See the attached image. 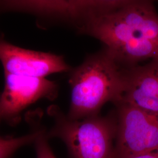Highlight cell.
I'll list each match as a JSON object with an SVG mask.
<instances>
[{
	"mask_svg": "<svg viewBox=\"0 0 158 158\" xmlns=\"http://www.w3.org/2000/svg\"><path fill=\"white\" fill-rule=\"evenodd\" d=\"M84 34L102 42L126 67L158 59V14L151 1H128L97 18Z\"/></svg>",
	"mask_w": 158,
	"mask_h": 158,
	"instance_id": "6da1fadb",
	"label": "cell"
},
{
	"mask_svg": "<svg viewBox=\"0 0 158 158\" xmlns=\"http://www.w3.org/2000/svg\"><path fill=\"white\" fill-rule=\"evenodd\" d=\"M127 68L104 47L71 70L69 80L71 100L68 118L77 120L97 115L108 102L116 105L120 103Z\"/></svg>",
	"mask_w": 158,
	"mask_h": 158,
	"instance_id": "7a4b0ae2",
	"label": "cell"
},
{
	"mask_svg": "<svg viewBox=\"0 0 158 158\" xmlns=\"http://www.w3.org/2000/svg\"><path fill=\"white\" fill-rule=\"evenodd\" d=\"M55 125L47 135L64 142L73 158H112L117 119L98 115L73 120L56 107L50 110Z\"/></svg>",
	"mask_w": 158,
	"mask_h": 158,
	"instance_id": "3957f363",
	"label": "cell"
},
{
	"mask_svg": "<svg viewBox=\"0 0 158 158\" xmlns=\"http://www.w3.org/2000/svg\"><path fill=\"white\" fill-rule=\"evenodd\" d=\"M117 106L116 143L112 158L158 152V119L128 104Z\"/></svg>",
	"mask_w": 158,
	"mask_h": 158,
	"instance_id": "277c9868",
	"label": "cell"
},
{
	"mask_svg": "<svg viewBox=\"0 0 158 158\" xmlns=\"http://www.w3.org/2000/svg\"><path fill=\"white\" fill-rule=\"evenodd\" d=\"M4 88L0 94V119L15 121L28 106L41 98L54 100L58 93L55 82L46 78L4 73Z\"/></svg>",
	"mask_w": 158,
	"mask_h": 158,
	"instance_id": "5b68a950",
	"label": "cell"
},
{
	"mask_svg": "<svg viewBox=\"0 0 158 158\" xmlns=\"http://www.w3.org/2000/svg\"><path fill=\"white\" fill-rule=\"evenodd\" d=\"M128 1L76 0L38 1L35 6L36 14L72 23L84 34L97 18L125 6Z\"/></svg>",
	"mask_w": 158,
	"mask_h": 158,
	"instance_id": "8992f818",
	"label": "cell"
},
{
	"mask_svg": "<svg viewBox=\"0 0 158 158\" xmlns=\"http://www.w3.org/2000/svg\"><path fill=\"white\" fill-rule=\"evenodd\" d=\"M0 62L4 73L28 77L45 78L71 70L62 56L23 49L1 40Z\"/></svg>",
	"mask_w": 158,
	"mask_h": 158,
	"instance_id": "52a82bcc",
	"label": "cell"
},
{
	"mask_svg": "<svg viewBox=\"0 0 158 158\" xmlns=\"http://www.w3.org/2000/svg\"><path fill=\"white\" fill-rule=\"evenodd\" d=\"M119 104L137 108L158 119V59L145 65L127 68Z\"/></svg>",
	"mask_w": 158,
	"mask_h": 158,
	"instance_id": "ba28073f",
	"label": "cell"
},
{
	"mask_svg": "<svg viewBox=\"0 0 158 158\" xmlns=\"http://www.w3.org/2000/svg\"><path fill=\"white\" fill-rule=\"evenodd\" d=\"M40 131L16 138H3L0 137V158H9L20 147L35 142L39 135Z\"/></svg>",
	"mask_w": 158,
	"mask_h": 158,
	"instance_id": "9c48e42d",
	"label": "cell"
},
{
	"mask_svg": "<svg viewBox=\"0 0 158 158\" xmlns=\"http://www.w3.org/2000/svg\"><path fill=\"white\" fill-rule=\"evenodd\" d=\"M37 158H56L48 142V135L43 130H40L35 141Z\"/></svg>",
	"mask_w": 158,
	"mask_h": 158,
	"instance_id": "30bf717a",
	"label": "cell"
},
{
	"mask_svg": "<svg viewBox=\"0 0 158 158\" xmlns=\"http://www.w3.org/2000/svg\"><path fill=\"white\" fill-rule=\"evenodd\" d=\"M130 158H158V152L148 153Z\"/></svg>",
	"mask_w": 158,
	"mask_h": 158,
	"instance_id": "8fae6325",
	"label": "cell"
},
{
	"mask_svg": "<svg viewBox=\"0 0 158 158\" xmlns=\"http://www.w3.org/2000/svg\"><path fill=\"white\" fill-rule=\"evenodd\" d=\"M0 121H1V119H0Z\"/></svg>",
	"mask_w": 158,
	"mask_h": 158,
	"instance_id": "7c38bea8",
	"label": "cell"
}]
</instances>
